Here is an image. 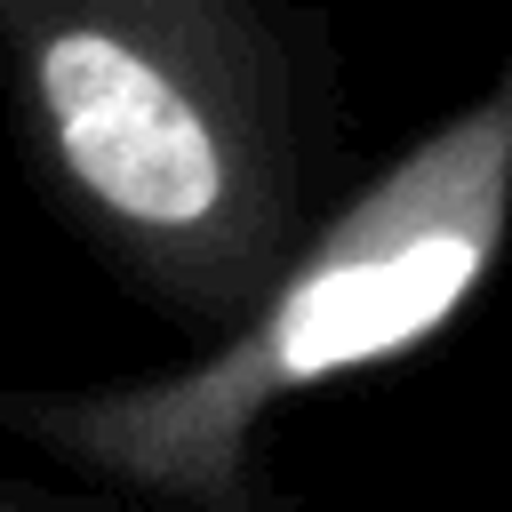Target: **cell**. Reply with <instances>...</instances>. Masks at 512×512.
I'll return each mask as SVG.
<instances>
[{"mask_svg": "<svg viewBox=\"0 0 512 512\" xmlns=\"http://www.w3.org/2000/svg\"><path fill=\"white\" fill-rule=\"evenodd\" d=\"M0 512H104V504H72V496H40L32 480H8L0 488Z\"/></svg>", "mask_w": 512, "mask_h": 512, "instance_id": "cell-3", "label": "cell"}, {"mask_svg": "<svg viewBox=\"0 0 512 512\" xmlns=\"http://www.w3.org/2000/svg\"><path fill=\"white\" fill-rule=\"evenodd\" d=\"M512 240V64L456 120L416 136L288 256L264 304L208 360L96 384L8 392V432L56 464L160 512H280L256 472V432L280 400L392 368L432 344Z\"/></svg>", "mask_w": 512, "mask_h": 512, "instance_id": "cell-1", "label": "cell"}, {"mask_svg": "<svg viewBox=\"0 0 512 512\" xmlns=\"http://www.w3.org/2000/svg\"><path fill=\"white\" fill-rule=\"evenodd\" d=\"M32 144L96 248L192 328H240L312 224L304 88L256 0H8Z\"/></svg>", "mask_w": 512, "mask_h": 512, "instance_id": "cell-2", "label": "cell"}]
</instances>
